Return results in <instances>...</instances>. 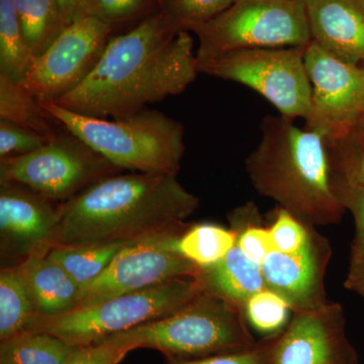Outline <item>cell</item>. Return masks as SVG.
Here are the masks:
<instances>
[{
    "mask_svg": "<svg viewBox=\"0 0 364 364\" xmlns=\"http://www.w3.org/2000/svg\"><path fill=\"white\" fill-rule=\"evenodd\" d=\"M205 291L222 296L239 308H245L254 294L267 289L261 265L242 251L238 243L212 267L200 269Z\"/></svg>",
    "mask_w": 364,
    "mask_h": 364,
    "instance_id": "ac0fdd59",
    "label": "cell"
},
{
    "mask_svg": "<svg viewBox=\"0 0 364 364\" xmlns=\"http://www.w3.org/2000/svg\"><path fill=\"white\" fill-rule=\"evenodd\" d=\"M33 56L43 54L68 26L56 0H13Z\"/></svg>",
    "mask_w": 364,
    "mask_h": 364,
    "instance_id": "ffe728a7",
    "label": "cell"
},
{
    "mask_svg": "<svg viewBox=\"0 0 364 364\" xmlns=\"http://www.w3.org/2000/svg\"><path fill=\"white\" fill-rule=\"evenodd\" d=\"M124 358L112 345L102 341L97 344L77 347L64 364H117Z\"/></svg>",
    "mask_w": 364,
    "mask_h": 364,
    "instance_id": "e575fe53",
    "label": "cell"
},
{
    "mask_svg": "<svg viewBox=\"0 0 364 364\" xmlns=\"http://www.w3.org/2000/svg\"><path fill=\"white\" fill-rule=\"evenodd\" d=\"M327 240L312 230L308 244L296 253L272 250L261 263L265 287L279 294L293 312L327 303L325 273L330 260Z\"/></svg>",
    "mask_w": 364,
    "mask_h": 364,
    "instance_id": "9a60e30c",
    "label": "cell"
},
{
    "mask_svg": "<svg viewBox=\"0 0 364 364\" xmlns=\"http://www.w3.org/2000/svg\"><path fill=\"white\" fill-rule=\"evenodd\" d=\"M119 172L66 129L30 154L0 160V182L21 184L59 205Z\"/></svg>",
    "mask_w": 364,
    "mask_h": 364,
    "instance_id": "9c48e42d",
    "label": "cell"
},
{
    "mask_svg": "<svg viewBox=\"0 0 364 364\" xmlns=\"http://www.w3.org/2000/svg\"><path fill=\"white\" fill-rule=\"evenodd\" d=\"M43 107L66 130L123 171L177 176L184 150V126L156 109L119 119L83 116L54 102Z\"/></svg>",
    "mask_w": 364,
    "mask_h": 364,
    "instance_id": "5b68a950",
    "label": "cell"
},
{
    "mask_svg": "<svg viewBox=\"0 0 364 364\" xmlns=\"http://www.w3.org/2000/svg\"><path fill=\"white\" fill-rule=\"evenodd\" d=\"M238 232L220 225H189L173 241L177 253L200 268L212 267L221 261L234 247Z\"/></svg>",
    "mask_w": 364,
    "mask_h": 364,
    "instance_id": "44dd1931",
    "label": "cell"
},
{
    "mask_svg": "<svg viewBox=\"0 0 364 364\" xmlns=\"http://www.w3.org/2000/svg\"><path fill=\"white\" fill-rule=\"evenodd\" d=\"M338 303L294 312L275 342L270 364H358Z\"/></svg>",
    "mask_w": 364,
    "mask_h": 364,
    "instance_id": "4fadbf2b",
    "label": "cell"
},
{
    "mask_svg": "<svg viewBox=\"0 0 364 364\" xmlns=\"http://www.w3.org/2000/svg\"><path fill=\"white\" fill-rule=\"evenodd\" d=\"M306 48L229 52L198 60V72L247 86L267 100L286 119H306L312 92L305 63Z\"/></svg>",
    "mask_w": 364,
    "mask_h": 364,
    "instance_id": "ba28073f",
    "label": "cell"
},
{
    "mask_svg": "<svg viewBox=\"0 0 364 364\" xmlns=\"http://www.w3.org/2000/svg\"><path fill=\"white\" fill-rule=\"evenodd\" d=\"M181 233L128 244L95 282L81 289L77 309L200 274L202 268L174 250V239Z\"/></svg>",
    "mask_w": 364,
    "mask_h": 364,
    "instance_id": "7c38bea8",
    "label": "cell"
},
{
    "mask_svg": "<svg viewBox=\"0 0 364 364\" xmlns=\"http://www.w3.org/2000/svg\"><path fill=\"white\" fill-rule=\"evenodd\" d=\"M16 267L32 296L37 316L55 317L78 308L81 287L58 263L46 255H36Z\"/></svg>",
    "mask_w": 364,
    "mask_h": 364,
    "instance_id": "e0dca14e",
    "label": "cell"
},
{
    "mask_svg": "<svg viewBox=\"0 0 364 364\" xmlns=\"http://www.w3.org/2000/svg\"><path fill=\"white\" fill-rule=\"evenodd\" d=\"M332 186L339 202L351 213L355 222L356 234L352 251H364V188L333 172Z\"/></svg>",
    "mask_w": 364,
    "mask_h": 364,
    "instance_id": "1f68e13d",
    "label": "cell"
},
{
    "mask_svg": "<svg viewBox=\"0 0 364 364\" xmlns=\"http://www.w3.org/2000/svg\"><path fill=\"white\" fill-rule=\"evenodd\" d=\"M326 147L333 173L364 188V136L354 131Z\"/></svg>",
    "mask_w": 364,
    "mask_h": 364,
    "instance_id": "4316f807",
    "label": "cell"
},
{
    "mask_svg": "<svg viewBox=\"0 0 364 364\" xmlns=\"http://www.w3.org/2000/svg\"><path fill=\"white\" fill-rule=\"evenodd\" d=\"M279 335L267 337L263 341L246 350L196 359L167 358V364H270Z\"/></svg>",
    "mask_w": 364,
    "mask_h": 364,
    "instance_id": "4dcf8cb0",
    "label": "cell"
},
{
    "mask_svg": "<svg viewBox=\"0 0 364 364\" xmlns=\"http://www.w3.org/2000/svg\"><path fill=\"white\" fill-rule=\"evenodd\" d=\"M311 39L347 63L364 67V0H305Z\"/></svg>",
    "mask_w": 364,
    "mask_h": 364,
    "instance_id": "2e32d148",
    "label": "cell"
},
{
    "mask_svg": "<svg viewBox=\"0 0 364 364\" xmlns=\"http://www.w3.org/2000/svg\"><path fill=\"white\" fill-rule=\"evenodd\" d=\"M257 219V208L252 203H249L248 227L241 232L237 231V243L251 260L261 265L268 254L273 250V245L269 229L260 227Z\"/></svg>",
    "mask_w": 364,
    "mask_h": 364,
    "instance_id": "d6a6232c",
    "label": "cell"
},
{
    "mask_svg": "<svg viewBox=\"0 0 364 364\" xmlns=\"http://www.w3.org/2000/svg\"><path fill=\"white\" fill-rule=\"evenodd\" d=\"M200 200L176 176L119 172L59 205L52 246L136 242L178 234Z\"/></svg>",
    "mask_w": 364,
    "mask_h": 364,
    "instance_id": "7a4b0ae2",
    "label": "cell"
},
{
    "mask_svg": "<svg viewBox=\"0 0 364 364\" xmlns=\"http://www.w3.org/2000/svg\"><path fill=\"white\" fill-rule=\"evenodd\" d=\"M261 139L245 160L249 181L260 196L308 226L338 224L346 212L332 186L325 141L291 119L263 117Z\"/></svg>",
    "mask_w": 364,
    "mask_h": 364,
    "instance_id": "3957f363",
    "label": "cell"
},
{
    "mask_svg": "<svg viewBox=\"0 0 364 364\" xmlns=\"http://www.w3.org/2000/svg\"><path fill=\"white\" fill-rule=\"evenodd\" d=\"M200 73L193 40L162 9L109 38L87 77L54 104L83 116L119 119L184 92Z\"/></svg>",
    "mask_w": 364,
    "mask_h": 364,
    "instance_id": "6da1fadb",
    "label": "cell"
},
{
    "mask_svg": "<svg viewBox=\"0 0 364 364\" xmlns=\"http://www.w3.org/2000/svg\"><path fill=\"white\" fill-rule=\"evenodd\" d=\"M291 311L293 312L286 299L268 289L254 294L244 308L249 324L267 337L284 331Z\"/></svg>",
    "mask_w": 364,
    "mask_h": 364,
    "instance_id": "484cf974",
    "label": "cell"
},
{
    "mask_svg": "<svg viewBox=\"0 0 364 364\" xmlns=\"http://www.w3.org/2000/svg\"><path fill=\"white\" fill-rule=\"evenodd\" d=\"M102 341L124 358L135 349L150 348L172 359L208 358L257 344L243 309L205 289L176 312Z\"/></svg>",
    "mask_w": 364,
    "mask_h": 364,
    "instance_id": "277c9868",
    "label": "cell"
},
{
    "mask_svg": "<svg viewBox=\"0 0 364 364\" xmlns=\"http://www.w3.org/2000/svg\"><path fill=\"white\" fill-rule=\"evenodd\" d=\"M112 26L88 16L72 23L20 81L41 102H53L77 87L97 65Z\"/></svg>",
    "mask_w": 364,
    "mask_h": 364,
    "instance_id": "8fae6325",
    "label": "cell"
},
{
    "mask_svg": "<svg viewBox=\"0 0 364 364\" xmlns=\"http://www.w3.org/2000/svg\"><path fill=\"white\" fill-rule=\"evenodd\" d=\"M37 315L35 303L16 267L0 272V342L25 331Z\"/></svg>",
    "mask_w": 364,
    "mask_h": 364,
    "instance_id": "cb8c5ba5",
    "label": "cell"
},
{
    "mask_svg": "<svg viewBox=\"0 0 364 364\" xmlns=\"http://www.w3.org/2000/svg\"><path fill=\"white\" fill-rule=\"evenodd\" d=\"M0 119L36 132L47 141L65 130L20 81L2 73H0Z\"/></svg>",
    "mask_w": 364,
    "mask_h": 364,
    "instance_id": "d6986e66",
    "label": "cell"
},
{
    "mask_svg": "<svg viewBox=\"0 0 364 364\" xmlns=\"http://www.w3.org/2000/svg\"><path fill=\"white\" fill-rule=\"evenodd\" d=\"M345 287L364 298V251H351Z\"/></svg>",
    "mask_w": 364,
    "mask_h": 364,
    "instance_id": "d590c367",
    "label": "cell"
},
{
    "mask_svg": "<svg viewBox=\"0 0 364 364\" xmlns=\"http://www.w3.org/2000/svg\"><path fill=\"white\" fill-rule=\"evenodd\" d=\"M203 291L205 286L200 274L181 277L64 315H36L26 330L54 335L71 346H88L117 333L166 317Z\"/></svg>",
    "mask_w": 364,
    "mask_h": 364,
    "instance_id": "8992f818",
    "label": "cell"
},
{
    "mask_svg": "<svg viewBox=\"0 0 364 364\" xmlns=\"http://www.w3.org/2000/svg\"><path fill=\"white\" fill-rule=\"evenodd\" d=\"M128 244L131 243L54 246L46 256L63 267L82 289L95 282Z\"/></svg>",
    "mask_w": 364,
    "mask_h": 364,
    "instance_id": "603a6c76",
    "label": "cell"
},
{
    "mask_svg": "<svg viewBox=\"0 0 364 364\" xmlns=\"http://www.w3.org/2000/svg\"><path fill=\"white\" fill-rule=\"evenodd\" d=\"M47 142L44 136L36 132L0 119V160L30 154Z\"/></svg>",
    "mask_w": 364,
    "mask_h": 364,
    "instance_id": "f546056e",
    "label": "cell"
},
{
    "mask_svg": "<svg viewBox=\"0 0 364 364\" xmlns=\"http://www.w3.org/2000/svg\"><path fill=\"white\" fill-rule=\"evenodd\" d=\"M13 0H0V73L21 81L32 65Z\"/></svg>",
    "mask_w": 364,
    "mask_h": 364,
    "instance_id": "d4e9b609",
    "label": "cell"
},
{
    "mask_svg": "<svg viewBox=\"0 0 364 364\" xmlns=\"http://www.w3.org/2000/svg\"><path fill=\"white\" fill-rule=\"evenodd\" d=\"M189 32L198 39V60L239 50L306 47L312 42L305 0H235Z\"/></svg>",
    "mask_w": 364,
    "mask_h": 364,
    "instance_id": "52a82bcc",
    "label": "cell"
},
{
    "mask_svg": "<svg viewBox=\"0 0 364 364\" xmlns=\"http://www.w3.org/2000/svg\"><path fill=\"white\" fill-rule=\"evenodd\" d=\"M235 0H164L160 7L182 30L189 31L196 25L219 16Z\"/></svg>",
    "mask_w": 364,
    "mask_h": 364,
    "instance_id": "83f0119b",
    "label": "cell"
},
{
    "mask_svg": "<svg viewBox=\"0 0 364 364\" xmlns=\"http://www.w3.org/2000/svg\"><path fill=\"white\" fill-rule=\"evenodd\" d=\"M91 1L92 0H56L68 26L90 16Z\"/></svg>",
    "mask_w": 364,
    "mask_h": 364,
    "instance_id": "8d00e7d4",
    "label": "cell"
},
{
    "mask_svg": "<svg viewBox=\"0 0 364 364\" xmlns=\"http://www.w3.org/2000/svg\"><path fill=\"white\" fill-rule=\"evenodd\" d=\"M158 1V4H159V6H161V4H163V1H164V0H157Z\"/></svg>",
    "mask_w": 364,
    "mask_h": 364,
    "instance_id": "f35d334b",
    "label": "cell"
},
{
    "mask_svg": "<svg viewBox=\"0 0 364 364\" xmlns=\"http://www.w3.org/2000/svg\"><path fill=\"white\" fill-rule=\"evenodd\" d=\"M305 63L312 87L306 129L326 145L350 135L364 116V67L336 58L313 41Z\"/></svg>",
    "mask_w": 364,
    "mask_h": 364,
    "instance_id": "30bf717a",
    "label": "cell"
},
{
    "mask_svg": "<svg viewBox=\"0 0 364 364\" xmlns=\"http://www.w3.org/2000/svg\"><path fill=\"white\" fill-rule=\"evenodd\" d=\"M77 347L48 333L26 330L0 343V364H64Z\"/></svg>",
    "mask_w": 364,
    "mask_h": 364,
    "instance_id": "7402d4cb",
    "label": "cell"
},
{
    "mask_svg": "<svg viewBox=\"0 0 364 364\" xmlns=\"http://www.w3.org/2000/svg\"><path fill=\"white\" fill-rule=\"evenodd\" d=\"M312 230V227L279 207L269 228L273 250L289 254L299 252L310 240Z\"/></svg>",
    "mask_w": 364,
    "mask_h": 364,
    "instance_id": "f1b7e54d",
    "label": "cell"
},
{
    "mask_svg": "<svg viewBox=\"0 0 364 364\" xmlns=\"http://www.w3.org/2000/svg\"><path fill=\"white\" fill-rule=\"evenodd\" d=\"M355 131L360 134L361 136H364V116L361 117L360 122H359L358 127H356Z\"/></svg>",
    "mask_w": 364,
    "mask_h": 364,
    "instance_id": "74e56055",
    "label": "cell"
},
{
    "mask_svg": "<svg viewBox=\"0 0 364 364\" xmlns=\"http://www.w3.org/2000/svg\"><path fill=\"white\" fill-rule=\"evenodd\" d=\"M59 203L14 182H0V250L14 267L46 255L58 224Z\"/></svg>",
    "mask_w": 364,
    "mask_h": 364,
    "instance_id": "5bb4252c",
    "label": "cell"
},
{
    "mask_svg": "<svg viewBox=\"0 0 364 364\" xmlns=\"http://www.w3.org/2000/svg\"><path fill=\"white\" fill-rule=\"evenodd\" d=\"M155 0H92L90 16L112 26L147 13Z\"/></svg>",
    "mask_w": 364,
    "mask_h": 364,
    "instance_id": "836d02e7",
    "label": "cell"
}]
</instances>
